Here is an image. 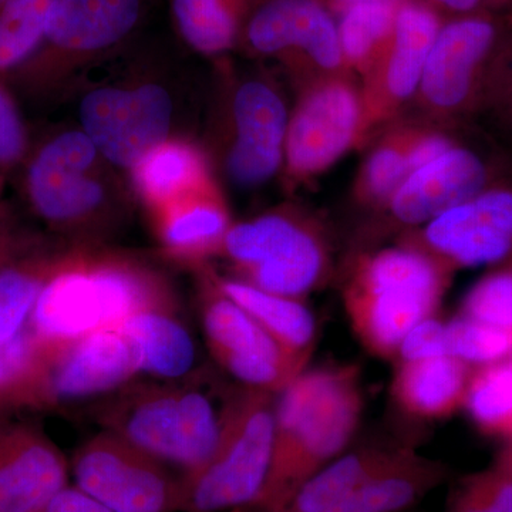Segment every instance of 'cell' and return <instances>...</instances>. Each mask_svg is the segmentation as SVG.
Returning a JSON list of instances; mask_svg holds the SVG:
<instances>
[{
  "label": "cell",
  "mask_w": 512,
  "mask_h": 512,
  "mask_svg": "<svg viewBox=\"0 0 512 512\" xmlns=\"http://www.w3.org/2000/svg\"><path fill=\"white\" fill-rule=\"evenodd\" d=\"M20 173L23 198L53 237L73 245H111L133 217V188L77 126L32 144Z\"/></svg>",
  "instance_id": "6da1fadb"
},
{
  "label": "cell",
  "mask_w": 512,
  "mask_h": 512,
  "mask_svg": "<svg viewBox=\"0 0 512 512\" xmlns=\"http://www.w3.org/2000/svg\"><path fill=\"white\" fill-rule=\"evenodd\" d=\"M170 306H180L174 285L146 259L111 245H70L26 325L60 343Z\"/></svg>",
  "instance_id": "7a4b0ae2"
},
{
  "label": "cell",
  "mask_w": 512,
  "mask_h": 512,
  "mask_svg": "<svg viewBox=\"0 0 512 512\" xmlns=\"http://www.w3.org/2000/svg\"><path fill=\"white\" fill-rule=\"evenodd\" d=\"M365 409L353 365L308 367L276 397L274 450L256 512H279L322 468L345 453Z\"/></svg>",
  "instance_id": "3957f363"
},
{
  "label": "cell",
  "mask_w": 512,
  "mask_h": 512,
  "mask_svg": "<svg viewBox=\"0 0 512 512\" xmlns=\"http://www.w3.org/2000/svg\"><path fill=\"white\" fill-rule=\"evenodd\" d=\"M158 59L128 60L106 76L84 77L73 90L76 126L114 167L128 173L158 144L185 134L188 90Z\"/></svg>",
  "instance_id": "277c9868"
},
{
  "label": "cell",
  "mask_w": 512,
  "mask_h": 512,
  "mask_svg": "<svg viewBox=\"0 0 512 512\" xmlns=\"http://www.w3.org/2000/svg\"><path fill=\"white\" fill-rule=\"evenodd\" d=\"M214 79L201 146L215 174L238 190H256L282 173L291 109L266 74L221 63Z\"/></svg>",
  "instance_id": "5b68a950"
},
{
  "label": "cell",
  "mask_w": 512,
  "mask_h": 512,
  "mask_svg": "<svg viewBox=\"0 0 512 512\" xmlns=\"http://www.w3.org/2000/svg\"><path fill=\"white\" fill-rule=\"evenodd\" d=\"M451 274L433 256L406 242L357 256L342 299L363 348L394 360L404 336L439 312Z\"/></svg>",
  "instance_id": "8992f818"
},
{
  "label": "cell",
  "mask_w": 512,
  "mask_h": 512,
  "mask_svg": "<svg viewBox=\"0 0 512 512\" xmlns=\"http://www.w3.org/2000/svg\"><path fill=\"white\" fill-rule=\"evenodd\" d=\"M101 430L194 476L214 454L220 412L192 380H134L90 404Z\"/></svg>",
  "instance_id": "52a82bcc"
},
{
  "label": "cell",
  "mask_w": 512,
  "mask_h": 512,
  "mask_svg": "<svg viewBox=\"0 0 512 512\" xmlns=\"http://www.w3.org/2000/svg\"><path fill=\"white\" fill-rule=\"evenodd\" d=\"M146 8L147 0H53L42 42L8 84L35 100L73 93L94 67L123 52Z\"/></svg>",
  "instance_id": "ba28073f"
},
{
  "label": "cell",
  "mask_w": 512,
  "mask_h": 512,
  "mask_svg": "<svg viewBox=\"0 0 512 512\" xmlns=\"http://www.w3.org/2000/svg\"><path fill=\"white\" fill-rule=\"evenodd\" d=\"M440 461L409 447L366 446L333 460L282 512H402L446 480Z\"/></svg>",
  "instance_id": "9c48e42d"
},
{
  "label": "cell",
  "mask_w": 512,
  "mask_h": 512,
  "mask_svg": "<svg viewBox=\"0 0 512 512\" xmlns=\"http://www.w3.org/2000/svg\"><path fill=\"white\" fill-rule=\"evenodd\" d=\"M218 256L231 265L232 278L298 299L318 291L332 272L325 229L292 205L234 222Z\"/></svg>",
  "instance_id": "30bf717a"
},
{
  "label": "cell",
  "mask_w": 512,
  "mask_h": 512,
  "mask_svg": "<svg viewBox=\"0 0 512 512\" xmlns=\"http://www.w3.org/2000/svg\"><path fill=\"white\" fill-rule=\"evenodd\" d=\"M503 23L493 13L443 23L414 104L434 120L464 119L497 103L512 70Z\"/></svg>",
  "instance_id": "8fae6325"
},
{
  "label": "cell",
  "mask_w": 512,
  "mask_h": 512,
  "mask_svg": "<svg viewBox=\"0 0 512 512\" xmlns=\"http://www.w3.org/2000/svg\"><path fill=\"white\" fill-rule=\"evenodd\" d=\"M276 397L239 384L228 390L214 454L197 474L185 477V512H222L255 503L271 467Z\"/></svg>",
  "instance_id": "7c38bea8"
},
{
  "label": "cell",
  "mask_w": 512,
  "mask_h": 512,
  "mask_svg": "<svg viewBox=\"0 0 512 512\" xmlns=\"http://www.w3.org/2000/svg\"><path fill=\"white\" fill-rule=\"evenodd\" d=\"M238 46L252 57L281 63L296 89L352 76L343 59L338 22L323 0H251Z\"/></svg>",
  "instance_id": "4fadbf2b"
},
{
  "label": "cell",
  "mask_w": 512,
  "mask_h": 512,
  "mask_svg": "<svg viewBox=\"0 0 512 512\" xmlns=\"http://www.w3.org/2000/svg\"><path fill=\"white\" fill-rule=\"evenodd\" d=\"M76 487L116 512H185L188 485L180 471L101 430L73 453Z\"/></svg>",
  "instance_id": "5bb4252c"
},
{
  "label": "cell",
  "mask_w": 512,
  "mask_h": 512,
  "mask_svg": "<svg viewBox=\"0 0 512 512\" xmlns=\"http://www.w3.org/2000/svg\"><path fill=\"white\" fill-rule=\"evenodd\" d=\"M363 100L352 76L306 84L289 113L284 174L293 185L325 173L365 141Z\"/></svg>",
  "instance_id": "9a60e30c"
},
{
  "label": "cell",
  "mask_w": 512,
  "mask_h": 512,
  "mask_svg": "<svg viewBox=\"0 0 512 512\" xmlns=\"http://www.w3.org/2000/svg\"><path fill=\"white\" fill-rule=\"evenodd\" d=\"M197 284L202 333L215 362L239 386L279 394L298 369L247 311L222 291L210 262L191 268Z\"/></svg>",
  "instance_id": "2e32d148"
},
{
  "label": "cell",
  "mask_w": 512,
  "mask_h": 512,
  "mask_svg": "<svg viewBox=\"0 0 512 512\" xmlns=\"http://www.w3.org/2000/svg\"><path fill=\"white\" fill-rule=\"evenodd\" d=\"M402 242L421 249L451 272L512 259V183H494Z\"/></svg>",
  "instance_id": "e0dca14e"
},
{
  "label": "cell",
  "mask_w": 512,
  "mask_h": 512,
  "mask_svg": "<svg viewBox=\"0 0 512 512\" xmlns=\"http://www.w3.org/2000/svg\"><path fill=\"white\" fill-rule=\"evenodd\" d=\"M441 26L443 22L433 6L400 2L393 35L360 86L365 138L396 119L416 99Z\"/></svg>",
  "instance_id": "ac0fdd59"
},
{
  "label": "cell",
  "mask_w": 512,
  "mask_h": 512,
  "mask_svg": "<svg viewBox=\"0 0 512 512\" xmlns=\"http://www.w3.org/2000/svg\"><path fill=\"white\" fill-rule=\"evenodd\" d=\"M42 342L49 353L53 409L96 402L143 375L140 349L123 326L97 330L67 342Z\"/></svg>",
  "instance_id": "d6986e66"
},
{
  "label": "cell",
  "mask_w": 512,
  "mask_h": 512,
  "mask_svg": "<svg viewBox=\"0 0 512 512\" xmlns=\"http://www.w3.org/2000/svg\"><path fill=\"white\" fill-rule=\"evenodd\" d=\"M494 183L487 158L456 141L436 160L407 175L380 210L394 224L414 231Z\"/></svg>",
  "instance_id": "ffe728a7"
},
{
  "label": "cell",
  "mask_w": 512,
  "mask_h": 512,
  "mask_svg": "<svg viewBox=\"0 0 512 512\" xmlns=\"http://www.w3.org/2000/svg\"><path fill=\"white\" fill-rule=\"evenodd\" d=\"M70 464L42 427L0 421V512H45L69 485Z\"/></svg>",
  "instance_id": "44dd1931"
},
{
  "label": "cell",
  "mask_w": 512,
  "mask_h": 512,
  "mask_svg": "<svg viewBox=\"0 0 512 512\" xmlns=\"http://www.w3.org/2000/svg\"><path fill=\"white\" fill-rule=\"evenodd\" d=\"M161 252L191 269L220 255L234 221L218 177L146 211Z\"/></svg>",
  "instance_id": "7402d4cb"
},
{
  "label": "cell",
  "mask_w": 512,
  "mask_h": 512,
  "mask_svg": "<svg viewBox=\"0 0 512 512\" xmlns=\"http://www.w3.org/2000/svg\"><path fill=\"white\" fill-rule=\"evenodd\" d=\"M214 276L222 291L251 315L293 365L305 372L318 340V323L305 299L264 291L215 271Z\"/></svg>",
  "instance_id": "603a6c76"
},
{
  "label": "cell",
  "mask_w": 512,
  "mask_h": 512,
  "mask_svg": "<svg viewBox=\"0 0 512 512\" xmlns=\"http://www.w3.org/2000/svg\"><path fill=\"white\" fill-rule=\"evenodd\" d=\"M473 367L451 355L396 362L390 393L397 407L421 420H441L463 409Z\"/></svg>",
  "instance_id": "cb8c5ba5"
},
{
  "label": "cell",
  "mask_w": 512,
  "mask_h": 512,
  "mask_svg": "<svg viewBox=\"0 0 512 512\" xmlns=\"http://www.w3.org/2000/svg\"><path fill=\"white\" fill-rule=\"evenodd\" d=\"M70 245L59 238L28 232L15 255L0 268V342L25 328L40 293Z\"/></svg>",
  "instance_id": "d4e9b609"
},
{
  "label": "cell",
  "mask_w": 512,
  "mask_h": 512,
  "mask_svg": "<svg viewBox=\"0 0 512 512\" xmlns=\"http://www.w3.org/2000/svg\"><path fill=\"white\" fill-rule=\"evenodd\" d=\"M127 177L138 204L150 211L217 174L201 144L192 137H175L148 151Z\"/></svg>",
  "instance_id": "484cf974"
},
{
  "label": "cell",
  "mask_w": 512,
  "mask_h": 512,
  "mask_svg": "<svg viewBox=\"0 0 512 512\" xmlns=\"http://www.w3.org/2000/svg\"><path fill=\"white\" fill-rule=\"evenodd\" d=\"M136 340L143 375L157 380H181L194 375L197 346L181 319L180 306L148 309L123 323Z\"/></svg>",
  "instance_id": "4316f807"
},
{
  "label": "cell",
  "mask_w": 512,
  "mask_h": 512,
  "mask_svg": "<svg viewBox=\"0 0 512 512\" xmlns=\"http://www.w3.org/2000/svg\"><path fill=\"white\" fill-rule=\"evenodd\" d=\"M0 404L15 410H53L49 353L29 326L0 342Z\"/></svg>",
  "instance_id": "83f0119b"
},
{
  "label": "cell",
  "mask_w": 512,
  "mask_h": 512,
  "mask_svg": "<svg viewBox=\"0 0 512 512\" xmlns=\"http://www.w3.org/2000/svg\"><path fill=\"white\" fill-rule=\"evenodd\" d=\"M251 0H171L175 29L198 55L221 59L238 47Z\"/></svg>",
  "instance_id": "f1b7e54d"
},
{
  "label": "cell",
  "mask_w": 512,
  "mask_h": 512,
  "mask_svg": "<svg viewBox=\"0 0 512 512\" xmlns=\"http://www.w3.org/2000/svg\"><path fill=\"white\" fill-rule=\"evenodd\" d=\"M400 2L369 0L345 6L338 22L340 47L349 73L365 79L383 55L396 25Z\"/></svg>",
  "instance_id": "f546056e"
},
{
  "label": "cell",
  "mask_w": 512,
  "mask_h": 512,
  "mask_svg": "<svg viewBox=\"0 0 512 512\" xmlns=\"http://www.w3.org/2000/svg\"><path fill=\"white\" fill-rule=\"evenodd\" d=\"M414 131L416 126L393 128L370 151L356 178L355 197L360 204L382 208L412 173Z\"/></svg>",
  "instance_id": "4dcf8cb0"
},
{
  "label": "cell",
  "mask_w": 512,
  "mask_h": 512,
  "mask_svg": "<svg viewBox=\"0 0 512 512\" xmlns=\"http://www.w3.org/2000/svg\"><path fill=\"white\" fill-rule=\"evenodd\" d=\"M463 409L484 433L512 439V357L474 367Z\"/></svg>",
  "instance_id": "1f68e13d"
},
{
  "label": "cell",
  "mask_w": 512,
  "mask_h": 512,
  "mask_svg": "<svg viewBox=\"0 0 512 512\" xmlns=\"http://www.w3.org/2000/svg\"><path fill=\"white\" fill-rule=\"evenodd\" d=\"M53 0H6L0 5V80L9 82L36 52Z\"/></svg>",
  "instance_id": "d6a6232c"
},
{
  "label": "cell",
  "mask_w": 512,
  "mask_h": 512,
  "mask_svg": "<svg viewBox=\"0 0 512 512\" xmlns=\"http://www.w3.org/2000/svg\"><path fill=\"white\" fill-rule=\"evenodd\" d=\"M447 352L470 367H481L512 357V329L458 315L447 322Z\"/></svg>",
  "instance_id": "836d02e7"
},
{
  "label": "cell",
  "mask_w": 512,
  "mask_h": 512,
  "mask_svg": "<svg viewBox=\"0 0 512 512\" xmlns=\"http://www.w3.org/2000/svg\"><path fill=\"white\" fill-rule=\"evenodd\" d=\"M447 512H512V463L501 456L487 470L471 474L454 488Z\"/></svg>",
  "instance_id": "e575fe53"
},
{
  "label": "cell",
  "mask_w": 512,
  "mask_h": 512,
  "mask_svg": "<svg viewBox=\"0 0 512 512\" xmlns=\"http://www.w3.org/2000/svg\"><path fill=\"white\" fill-rule=\"evenodd\" d=\"M460 315L512 329V265L483 276L467 292Z\"/></svg>",
  "instance_id": "d590c367"
},
{
  "label": "cell",
  "mask_w": 512,
  "mask_h": 512,
  "mask_svg": "<svg viewBox=\"0 0 512 512\" xmlns=\"http://www.w3.org/2000/svg\"><path fill=\"white\" fill-rule=\"evenodd\" d=\"M32 148L28 126L15 94L0 80V183L18 173Z\"/></svg>",
  "instance_id": "8d00e7d4"
},
{
  "label": "cell",
  "mask_w": 512,
  "mask_h": 512,
  "mask_svg": "<svg viewBox=\"0 0 512 512\" xmlns=\"http://www.w3.org/2000/svg\"><path fill=\"white\" fill-rule=\"evenodd\" d=\"M441 355H448L447 322L434 315L421 320L404 336L394 362H413Z\"/></svg>",
  "instance_id": "74e56055"
},
{
  "label": "cell",
  "mask_w": 512,
  "mask_h": 512,
  "mask_svg": "<svg viewBox=\"0 0 512 512\" xmlns=\"http://www.w3.org/2000/svg\"><path fill=\"white\" fill-rule=\"evenodd\" d=\"M45 512H116L96 498L83 493L76 485H67L50 501Z\"/></svg>",
  "instance_id": "f35d334b"
},
{
  "label": "cell",
  "mask_w": 512,
  "mask_h": 512,
  "mask_svg": "<svg viewBox=\"0 0 512 512\" xmlns=\"http://www.w3.org/2000/svg\"><path fill=\"white\" fill-rule=\"evenodd\" d=\"M434 5L458 16L485 15L491 10L505 8L512 5V0H431Z\"/></svg>",
  "instance_id": "ab89813d"
},
{
  "label": "cell",
  "mask_w": 512,
  "mask_h": 512,
  "mask_svg": "<svg viewBox=\"0 0 512 512\" xmlns=\"http://www.w3.org/2000/svg\"><path fill=\"white\" fill-rule=\"evenodd\" d=\"M19 227L16 224L15 214L8 202L0 200V244L5 242L6 239L12 237Z\"/></svg>",
  "instance_id": "60d3db41"
},
{
  "label": "cell",
  "mask_w": 512,
  "mask_h": 512,
  "mask_svg": "<svg viewBox=\"0 0 512 512\" xmlns=\"http://www.w3.org/2000/svg\"><path fill=\"white\" fill-rule=\"evenodd\" d=\"M25 235V231L18 229L12 237H9L5 242L0 244V268L15 255V252L18 251L20 245H22Z\"/></svg>",
  "instance_id": "b9f144b4"
},
{
  "label": "cell",
  "mask_w": 512,
  "mask_h": 512,
  "mask_svg": "<svg viewBox=\"0 0 512 512\" xmlns=\"http://www.w3.org/2000/svg\"><path fill=\"white\" fill-rule=\"evenodd\" d=\"M497 103L504 106L505 113H508V116L512 119V70L507 83H505L503 93H501L500 99H498Z\"/></svg>",
  "instance_id": "7bdbcfd3"
},
{
  "label": "cell",
  "mask_w": 512,
  "mask_h": 512,
  "mask_svg": "<svg viewBox=\"0 0 512 512\" xmlns=\"http://www.w3.org/2000/svg\"><path fill=\"white\" fill-rule=\"evenodd\" d=\"M335 2H338L343 6H348L352 5V3L369 2V0H335Z\"/></svg>",
  "instance_id": "ee69618b"
},
{
  "label": "cell",
  "mask_w": 512,
  "mask_h": 512,
  "mask_svg": "<svg viewBox=\"0 0 512 512\" xmlns=\"http://www.w3.org/2000/svg\"><path fill=\"white\" fill-rule=\"evenodd\" d=\"M9 414L10 413L8 412V410H6L5 407H3L2 404H0V421L8 419Z\"/></svg>",
  "instance_id": "f6af8a7d"
},
{
  "label": "cell",
  "mask_w": 512,
  "mask_h": 512,
  "mask_svg": "<svg viewBox=\"0 0 512 512\" xmlns=\"http://www.w3.org/2000/svg\"><path fill=\"white\" fill-rule=\"evenodd\" d=\"M3 2H6V0H0V5H2Z\"/></svg>",
  "instance_id": "bcb514c9"
}]
</instances>
